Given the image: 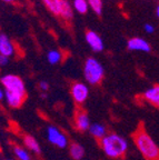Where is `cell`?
<instances>
[{
  "mask_svg": "<svg viewBox=\"0 0 159 160\" xmlns=\"http://www.w3.org/2000/svg\"><path fill=\"white\" fill-rule=\"evenodd\" d=\"M59 16L64 18L65 20H71L74 17V10L72 7L67 0H62L61 1V7H60Z\"/></svg>",
  "mask_w": 159,
  "mask_h": 160,
  "instance_id": "7c38bea8",
  "label": "cell"
},
{
  "mask_svg": "<svg viewBox=\"0 0 159 160\" xmlns=\"http://www.w3.org/2000/svg\"><path fill=\"white\" fill-rule=\"evenodd\" d=\"M127 47L129 50L132 51H144V52H149L151 50L149 42L147 40L142 39V38H131L129 39L128 43H127Z\"/></svg>",
  "mask_w": 159,
  "mask_h": 160,
  "instance_id": "ba28073f",
  "label": "cell"
},
{
  "mask_svg": "<svg viewBox=\"0 0 159 160\" xmlns=\"http://www.w3.org/2000/svg\"><path fill=\"white\" fill-rule=\"evenodd\" d=\"M88 5L97 15H101L102 12V0H87Z\"/></svg>",
  "mask_w": 159,
  "mask_h": 160,
  "instance_id": "ffe728a7",
  "label": "cell"
},
{
  "mask_svg": "<svg viewBox=\"0 0 159 160\" xmlns=\"http://www.w3.org/2000/svg\"><path fill=\"white\" fill-rule=\"evenodd\" d=\"M41 1L48 8V10H49L50 12H52L54 15L59 16L62 0H41Z\"/></svg>",
  "mask_w": 159,
  "mask_h": 160,
  "instance_id": "9a60e30c",
  "label": "cell"
},
{
  "mask_svg": "<svg viewBox=\"0 0 159 160\" xmlns=\"http://www.w3.org/2000/svg\"><path fill=\"white\" fill-rule=\"evenodd\" d=\"M15 53V47L10 39L0 31V55L6 56L9 58Z\"/></svg>",
  "mask_w": 159,
  "mask_h": 160,
  "instance_id": "9c48e42d",
  "label": "cell"
},
{
  "mask_svg": "<svg viewBox=\"0 0 159 160\" xmlns=\"http://www.w3.org/2000/svg\"><path fill=\"white\" fill-rule=\"evenodd\" d=\"M1 1H3V2H8V3H10V2H16L17 0H1Z\"/></svg>",
  "mask_w": 159,
  "mask_h": 160,
  "instance_id": "d4e9b609",
  "label": "cell"
},
{
  "mask_svg": "<svg viewBox=\"0 0 159 160\" xmlns=\"http://www.w3.org/2000/svg\"><path fill=\"white\" fill-rule=\"evenodd\" d=\"M3 98H5V92H3V90L0 89V100L3 99Z\"/></svg>",
  "mask_w": 159,
  "mask_h": 160,
  "instance_id": "cb8c5ba5",
  "label": "cell"
},
{
  "mask_svg": "<svg viewBox=\"0 0 159 160\" xmlns=\"http://www.w3.org/2000/svg\"><path fill=\"white\" fill-rule=\"evenodd\" d=\"M88 130L97 139H101L102 137L106 136V128L102 125H100V123H92V125L89 126V129Z\"/></svg>",
  "mask_w": 159,
  "mask_h": 160,
  "instance_id": "2e32d148",
  "label": "cell"
},
{
  "mask_svg": "<svg viewBox=\"0 0 159 160\" xmlns=\"http://www.w3.org/2000/svg\"><path fill=\"white\" fill-rule=\"evenodd\" d=\"M75 125L77 127L78 130L80 131H86V130L89 129L90 126V121H89V117L85 111H79V112L76 115V119H75Z\"/></svg>",
  "mask_w": 159,
  "mask_h": 160,
  "instance_id": "30bf717a",
  "label": "cell"
},
{
  "mask_svg": "<svg viewBox=\"0 0 159 160\" xmlns=\"http://www.w3.org/2000/svg\"><path fill=\"white\" fill-rule=\"evenodd\" d=\"M86 41L89 45V47L94 51H96V52H99V51L104 50V41H102L101 37L97 32L92 31V30L87 31V33H86Z\"/></svg>",
  "mask_w": 159,
  "mask_h": 160,
  "instance_id": "52a82bcc",
  "label": "cell"
},
{
  "mask_svg": "<svg viewBox=\"0 0 159 160\" xmlns=\"http://www.w3.org/2000/svg\"><path fill=\"white\" fill-rule=\"evenodd\" d=\"M74 8L77 12L84 15L88 11L89 5H88L87 0H74Z\"/></svg>",
  "mask_w": 159,
  "mask_h": 160,
  "instance_id": "e0dca14e",
  "label": "cell"
},
{
  "mask_svg": "<svg viewBox=\"0 0 159 160\" xmlns=\"http://www.w3.org/2000/svg\"><path fill=\"white\" fill-rule=\"evenodd\" d=\"M132 138H134V141L136 143L138 150L146 158V160H158L159 158L158 146L154 141V139L149 136V133L146 131L145 127L140 126L135 131Z\"/></svg>",
  "mask_w": 159,
  "mask_h": 160,
  "instance_id": "6da1fadb",
  "label": "cell"
},
{
  "mask_svg": "<svg viewBox=\"0 0 159 160\" xmlns=\"http://www.w3.org/2000/svg\"><path fill=\"white\" fill-rule=\"evenodd\" d=\"M61 58L62 56L59 50H50L47 55V59L50 65H57V63H59Z\"/></svg>",
  "mask_w": 159,
  "mask_h": 160,
  "instance_id": "ac0fdd59",
  "label": "cell"
},
{
  "mask_svg": "<svg viewBox=\"0 0 159 160\" xmlns=\"http://www.w3.org/2000/svg\"><path fill=\"white\" fill-rule=\"evenodd\" d=\"M1 83L5 87L6 92L13 93V95L20 96L23 98H27L26 87L23 79L16 75H6L1 78Z\"/></svg>",
  "mask_w": 159,
  "mask_h": 160,
  "instance_id": "277c9868",
  "label": "cell"
},
{
  "mask_svg": "<svg viewBox=\"0 0 159 160\" xmlns=\"http://www.w3.org/2000/svg\"><path fill=\"white\" fill-rule=\"evenodd\" d=\"M144 29H145V31H146L147 33H152L155 31L154 26H151L150 23H147V25H145Z\"/></svg>",
  "mask_w": 159,
  "mask_h": 160,
  "instance_id": "44dd1931",
  "label": "cell"
},
{
  "mask_svg": "<svg viewBox=\"0 0 159 160\" xmlns=\"http://www.w3.org/2000/svg\"><path fill=\"white\" fill-rule=\"evenodd\" d=\"M23 143H25L26 147L31 150V151H33V152H36V153H40V146H39V143L37 142V140H36L33 136L26 135L25 137H23Z\"/></svg>",
  "mask_w": 159,
  "mask_h": 160,
  "instance_id": "5bb4252c",
  "label": "cell"
},
{
  "mask_svg": "<svg viewBox=\"0 0 159 160\" xmlns=\"http://www.w3.org/2000/svg\"><path fill=\"white\" fill-rule=\"evenodd\" d=\"M5 160H13V159H5Z\"/></svg>",
  "mask_w": 159,
  "mask_h": 160,
  "instance_id": "4316f807",
  "label": "cell"
},
{
  "mask_svg": "<svg viewBox=\"0 0 159 160\" xmlns=\"http://www.w3.org/2000/svg\"><path fill=\"white\" fill-rule=\"evenodd\" d=\"M156 16H157V17H159V7H158V6L156 7Z\"/></svg>",
  "mask_w": 159,
  "mask_h": 160,
  "instance_id": "484cf974",
  "label": "cell"
},
{
  "mask_svg": "<svg viewBox=\"0 0 159 160\" xmlns=\"http://www.w3.org/2000/svg\"><path fill=\"white\" fill-rule=\"evenodd\" d=\"M8 63V57L0 55V66H6Z\"/></svg>",
  "mask_w": 159,
  "mask_h": 160,
  "instance_id": "603a6c76",
  "label": "cell"
},
{
  "mask_svg": "<svg viewBox=\"0 0 159 160\" xmlns=\"http://www.w3.org/2000/svg\"><path fill=\"white\" fill-rule=\"evenodd\" d=\"M100 146L105 153L110 158L118 159L122 158L127 152L128 142L126 139L117 133H109L100 139Z\"/></svg>",
  "mask_w": 159,
  "mask_h": 160,
  "instance_id": "7a4b0ae2",
  "label": "cell"
},
{
  "mask_svg": "<svg viewBox=\"0 0 159 160\" xmlns=\"http://www.w3.org/2000/svg\"><path fill=\"white\" fill-rule=\"evenodd\" d=\"M39 87L42 91H47V90L49 89V85H48V82H46V81H40Z\"/></svg>",
  "mask_w": 159,
  "mask_h": 160,
  "instance_id": "7402d4cb",
  "label": "cell"
},
{
  "mask_svg": "<svg viewBox=\"0 0 159 160\" xmlns=\"http://www.w3.org/2000/svg\"><path fill=\"white\" fill-rule=\"evenodd\" d=\"M69 152H70V156L72 157V159L80 160L85 155V149L82 146L79 145V143L72 142L71 145H70Z\"/></svg>",
  "mask_w": 159,
  "mask_h": 160,
  "instance_id": "4fadbf2b",
  "label": "cell"
},
{
  "mask_svg": "<svg viewBox=\"0 0 159 160\" xmlns=\"http://www.w3.org/2000/svg\"><path fill=\"white\" fill-rule=\"evenodd\" d=\"M13 152H15L16 157L19 160H31L29 153H28L23 148L19 147V146H15V147H13Z\"/></svg>",
  "mask_w": 159,
  "mask_h": 160,
  "instance_id": "d6986e66",
  "label": "cell"
},
{
  "mask_svg": "<svg viewBox=\"0 0 159 160\" xmlns=\"http://www.w3.org/2000/svg\"><path fill=\"white\" fill-rule=\"evenodd\" d=\"M105 70L101 63L95 58H88L85 62L84 75L90 85H97L104 78Z\"/></svg>",
  "mask_w": 159,
  "mask_h": 160,
  "instance_id": "3957f363",
  "label": "cell"
},
{
  "mask_svg": "<svg viewBox=\"0 0 159 160\" xmlns=\"http://www.w3.org/2000/svg\"><path fill=\"white\" fill-rule=\"evenodd\" d=\"M89 95V89L84 82H76L71 86V96L75 100V102L84 103Z\"/></svg>",
  "mask_w": 159,
  "mask_h": 160,
  "instance_id": "8992f818",
  "label": "cell"
},
{
  "mask_svg": "<svg viewBox=\"0 0 159 160\" xmlns=\"http://www.w3.org/2000/svg\"><path fill=\"white\" fill-rule=\"evenodd\" d=\"M47 135H48V140H49L51 143L57 146V147H59V148L67 147V145H68L67 137H66V135L61 133V131H60L57 127H54V126L48 127Z\"/></svg>",
  "mask_w": 159,
  "mask_h": 160,
  "instance_id": "5b68a950",
  "label": "cell"
},
{
  "mask_svg": "<svg viewBox=\"0 0 159 160\" xmlns=\"http://www.w3.org/2000/svg\"><path fill=\"white\" fill-rule=\"evenodd\" d=\"M144 98L147 101H149L151 105L158 107V105H159V87L158 86L156 85L150 88V89L146 90L144 93Z\"/></svg>",
  "mask_w": 159,
  "mask_h": 160,
  "instance_id": "8fae6325",
  "label": "cell"
}]
</instances>
